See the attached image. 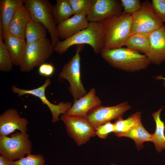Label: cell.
<instances>
[{
    "label": "cell",
    "instance_id": "cell-1",
    "mask_svg": "<svg viewBox=\"0 0 165 165\" xmlns=\"http://www.w3.org/2000/svg\"><path fill=\"white\" fill-rule=\"evenodd\" d=\"M132 15L122 13L101 22L104 34L103 49H112L124 46L131 35Z\"/></svg>",
    "mask_w": 165,
    "mask_h": 165
},
{
    "label": "cell",
    "instance_id": "cell-2",
    "mask_svg": "<svg viewBox=\"0 0 165 165\" xmlns=\"http://www.w3.org/2000/svg\"><path fill=\"white\" fill-rule=\"evenodd\" d=\"M100 54L111 66L127 72L145 69L151 63L145 54L127 48L103 49Z\"/></svg>",
    "mask_w": 165,
    "mask_h": 165
},
{
    "label": "cell",
    "instance_id": "cell-3",
    "mask_svg": "<svg viewBox=\"0 0 165 165\" xmlns=\"http://www.w3.org/2000/svg\"><path fill=\"white\" fill-rule=\"evenodd\" d=\"M104 34L101 22H89L88 27L71 37L57 42L54 50L59 54L66 52L74 45L88 44L96 54L104 49Z\"/></svg>",
    "mask_w": 165,
    "mask_h": 165
},
{
    "label": "cell",
    "instance_id": "cell-4",
    "mask_svg": "<svg viewBox=\"0 0 165 165\" xmlns=\"http://www.w3.org/2000/svg\"><path fill=\"white\" fill-rule=\"evenodd\" d=\"M54 51L51 41L46 38L27 44L19 67L20 71L29 72L45 63Z\"/></svg>",
    "mask_w": 165,
    "mask_h": 165
},
{
    "label": "cell",
    "instance_id": "cell-5",
    "mask_svg": "<svg viewBox=\"0 0 165 165\" xmlns=\"http://www.w3.org/2000/svg\"><path fill=\"white\" fill-rule=\"evenodd\" d=\"M24 4L29 11L31 19L42 24L48 31L51 44L54 47L59 42L53 14V6L47 0H23Z\"/></svg>",
    "mask_w": 165,
    "mask_h": 165
},
{
    "label": "cell",
    "instance_id": "cell-6",
    "mask_svg": "<svg viewBox=\"0 0 165 165\" xmlns=\"http://www.w3.org/2000/svg\"><path fill=\"white\" fill-rule=\"evenodd\" d=\"M32 143L27 133L16 132L10 137L0 136V154L7 159L15 161L31 153Z\"/></svg>",
    "mask_w": 165,
    "mask_h": 165
},
{
    "label": "cell",
    "instance_id": "cell-7",
    "mask_svg": "<svg viewBox=\"0 0 165 165\" xmlns=\"http://www.w3.org/2000/svg\"><path fill=\"white\" fill-rule=\"evenodd\" d=\"M141 4V9L132 15L131 35L135 33L150 35L164 25V22L156 14L152 3L146 0Z\"/></svg>",
    "mask_w": 165,
    "mask_h": 165
},
{
    "label": "cell",
    "instance_id": "cell-8",
    "mask_svg": "<svg viewBox=\"0 0 165 165\" xmlns=\"http://www.w3.org/2000/svg\"><path fill=\"white\" fill-rule=\"evenodd\" d=\"M83 47V45H77L75 55L63 66L59 74L60 78L69 82V91L75 99H79L87 94L81 77L80 53Z\"/></svg>",
    "mask_w": 165,
    "mask_h": 165
},
{
    "label": "cell",
    "instance_id": "cell-9",
    "mask_svg": "<svg viewBox=\"0 0 165 165\" xmlns=\"http://www.w3.org/2000/svg\"><path fill=\"white\" fill-rule=\"evenodd\" d=\"M60 119L64 123L68 134L78 146L86 144L96 136L95 129L86 117L62 115Z\"/></svg>",
    "mask_w": 165,
    "mask_h": 165
},
{
    "label": "cell",
    "instance_id": "cell-10",
    "mask_svg": "<svg viewBox=\"0 0 165 165\" xmlns=\"http://www.w3.org/2000/svg\"><path fill=\"white\" fill-rule=\"evenodd\" d=\"M51 83L50 79L48 78L44 83L41 86L31 90H25L17 87L13 85L11 90L13 93L16 94L20 97L25 94H30L39 98L42 103L46 105L50 110L52 115V122L55 123L59 121L60 115H65L72 106V104L70 102H61L57 105L52 103L47 98L45 95L46 88Z\"/></svg>",
    "mask_w": 165,
    "mask_h": 165
},
{
    "label": "cell",
    "instance_id": "cell-11",
    "mask_svg": "<svg viewBox=\"0 0 165 165\" xmlns=\"http://www.w3.org/2000/svg\"><path fill=\"white\" fill-rule=\"evenodd\" d=\"M131 108L127 102L112 106L100 105L90 110L86 118L95 130L101 125L122 117L125 112Z\"/></svg>",
    "mask_w": 165,
    "mask_h": 165
},
{
    "label": "cell",
    "instance_id": "cell-12",
    "mask_svg": "<svg viewBox=\"0 0 165 165\" xmlns=\"http://www.w3.org/2000/svg\"><path fill=\"white\" fill-rule=\"evenodd\" d=\"M123 8L118 0H93L87 18L89 22H101L108 17L121 14Z\"/></svg>",
    "mask_w": 165,
    "mask_h": 165
},
{
    "label": "cell",
    "instance_id": "cell-13",
    "mask_svg": "<svg viewBox=\"0 0 165 165\" xmlns=\"http://www.w3.org/2000/svg\"><path fill=\"white\" fill-rule=\"evenodd\" d=\"M28 123L27 119L21 117L16 109H8L0 115V136H7L16 130L27 133Z\"/></svg>",
    "mask_w": 165,
    "mask_h": 165
},
{
    "label": "cell",
    "instance_id": "cell-14",
    "mask_svg": "<svg viewBox=\"0 0 165 165\" xmlns=\"http://www.w3.org/2000/svg\"><path fill=\"white\" fill-rule=\"evenodd\" d=\"M150 46L145 55L151 63L159 65L165 61V27L149 35Z\"/></svg>",
    "mask_w": 165,
    "mask_h": 165
},
{
    "label": "cell",
    "instance_id": "cell-15",
    "mask_svg": "<svg viewBox=\"0 0 165 165\" xmlns=\"http://www.w3.org/2000/svg\"><path fill=\"white\" fill-rule=\"evenodd\" d=\"M87 13L75 15L57 26V31L59 38L66 39L87 28L89 22Z\"/></svg>",
    "mask_w": 165,
    "mask_h": 165
},
{
    "label": "cell",
    "instance_id": "cell-16",
    "mask_svg": "<svg viewBox=\"0 0 165 165\" xmlns=\"http://www.w3.org/2000/svg\"><path fill=\"white\" fill-rule=\"evenodd\" d=\"M101 104V101L96 95L95 89L91 88L83 97L77 99H74L73 104L65 115L86 117L90 110Z\"/></svg>",
    "mask_w": 165,
    "mask_h": 165
},
{
    "label": "cell",
    "instance_id": "cell-17",
    "mask_svg": "<svg viewBox=\"0 0 165 165\" xmlns=\"http://www.w3.org/2000/svg\"><path fill=\"white\" fill-rule=\"evenodd\" d=\"M31 19L30 12L24 4L15 12L13 17L9 25V34L25 39L27 26Z\"/></svg>",
    "mask_w": 165,
    "mask_h": 165
},
{
    "label": "cell",
    "instance_id": "cell-18",
    "mask_svg": "<svg viewBox=\"0 0 165 165\" xmlns=\"http://www.w3.org/2000/svg\"><path fill=\"white\" fill-rule=\"evenodd\" d=\"M3 40L11 56L13 65L19 66L27 44L24 39L9 34L4 35Z\"/></svg>",
    "mask_w": 165,
    "mask_h": 165
},
{
    "label": "cell",
    "instance_id": "cell-19",
    "mask_svg": "<svg viewBox=\"0 0 165 165\" xmlns=\"http://www.w3.org/2000/svg\"><path fill=\"white\" fill-rule=\"evenodd\" d=\"M24 5L23 0H2L0 2V20L4 35L9 34L10 23L15 12Z\"/></svg>",
    "mask_w": 165,
    "mask_h": 165
},
{
    "label": "cell",
    "instance_id": "cell-20",
    "mask_svg": "<svg viewBox=\"0 0 165 165\" xmlns=\"http://www.w3.org/2000/svg\"><path fill=\"white\" fill-rule=\"evenodd\" d=\"M163 109L161 108L153 112L152 115L156 123L155 133L152 134L151 142L154 144L156 150L158 152L165 150V126L164 122L160 118V113Z\"/></svg>",
    "mask_w": 165,
    "mask_h": 165
},
{
    "label": "cell",
    "instance_id": "cell-21",
    "mask_svg": "<svg viewBox=\"0 0 165 165\" xmlns=\"http://www.w3.org/2000/svg\"><path fill=\"white\" fill-rule=\"evenodd\" d=\"M152 134L146 130L141 122L131 129L121 134L120 137H127L132 139L137 149L140 150L143 147L144 142L151 141Z\"/></svg>",
    "mask_w": 165,
    "mask_h": 165
},
{
    "label": "cell",
    "instance_id": "cell-22",
    "mask_svg": "<svg viewBox=\"0 0 165 165\" xmlns=\"http://www.w3.org/2000/svg\"><path fill=\"white\" fill-rule=\"evenodd\" d=\"M150 42L149 35L135 33L130 35L124 46L127 48L143 53L145 55L148 50Z\"/></svg>",
    "mask_w": 165,
    "mask_h": 165
},
{
    "label": "cell",
    "instance_id": "cell-23",
    "mask_svg": "<svg viewBox=\"0 0 165 165\" xmlns=\"http://www.w3.org/2000/svg\"><path fill=\"white\" fill-rule=\"evenodd\" d=\"M141 122V113L139 112L132 114L125 119L120 118L114 123V133L116 136L120 137L121 134L130 130Z\"/></svg>",
    "mask_w": 165,
    "mask_h": 165
},
{
    "label": "cell",
    "instance_id": "cell-24",
    "mask_svg": "<svg viewBox=\"0 0 165 165\" xmlns=\"http://www.w3.org/2000/svg\"><path fill=\"white\" fill-rule=\"evenodd\" d=\"M56 2L53 6V14L55 24L57 25L74 13L68 0H57Z\"/></svg>",
    "mask_w": 165,
    "mask_h": 165
},
{
    "label": "cell",
    "instance_id": "cell-25",
    "mask_svg": "<svg viewBox=\"0 0 165 165\" xmlns=\"http://www.w3.org/2000/svg\"><path fill=\"white\" fill-rule=\"evenodd\" d=\"M47 30L42 24L31 19L28 23L25 31L27 44L46 38Z\"/></svg>",
    "mask_w": 165,
    "mask_h": 165
},
{
    "label": "cell",
    "instance_id": "cell-26",
    "mask_svg": "<svg viewBox=\"0 0 165 165\" xmlns=\"http://www.w3.org/2000/svg\"><path fill=\"white\" fill-rule=\"evenodd\" d=\"M3 40L2 38L0 37V71L7 72L12 70L13 64Z\"/></svg>",
    "mask_w": 165,
    "mask_h": 165
},
{
    "label": "cell",
    "instance_id": "cell-27",
    "mask_svg": "<svg viewBox=\"0 0 165 165\" xmlns=\"http://www.w3.org/2000/svg\"><path fill=\"white\" fill-rule=\"evenodd\" d=\"M45 163L43 156L40 154L31 153L13 162V165H44Z\"/></svg>",
    "mask_w": 165,
    "mask_h": 165
},
{
    "label": "cell",
    "instance_id": "cell-28",
    "mask_svg": "<svg viewBox=\"0 0 165 165\" xmlns=\"http://www.w3.org/2000/svg\"><path fill=\"white\" fill-rule=\"evenodd\" d=\"M74 15L89 13L93 0H68Z\"/></svg>",
    "mask_w": 165,
    "mask_h": 165
},
{
    "label": "cell",
    "instance_id": "cell-29",
    "mask_svg": "<svg viewBox=\"0 0 165 165\" xmlns=\"http://www.w3.org/2000/svg\"><path fill=\"white\" fill-rule=\"evenodd\" d=\"M120 2L123 8V13L132 15L138 11L141 7L139 0H121Z\"/></svg>",
    "mask_w": 165,
    "mask_h": 165
},
{
    "label": "cell",
    "instance_id": "cell-30",
    "mask_svg": "<svg viewBox=\"0 0 165 165\" xmlns=\"http://www.w3.org/2000/svg\"><path fill=\"white\" fill-rule=\"evenodd\" d=\"M114 123L108 122L98 126L95 129V134L100 138L106 139L109 134L114 133Z\"/></svg>",
    "mask_w": 165,
    "mask_h": 165
},
{
    "label": "cell",
    "instance_id": "cell-31",
    "mask_svg": "<svg viewBox=\"0 0 165 165\" xmlns=\"http://www.w3.org/2000/svg\"><path fill=\"white\" fill-rule=\"evenodd\" d=\"M152 4L158 16L163 21H165V0H153Z\"/></svg>",
    "mask_w": 165,
    "mask_h": 165
},
{
    "label": "cell",
    "instance_id": "cell-32",
    "mask_svg": "<svg viewBox=\"0 0 165 165\" xmlns=\"http://www.w3.org/2000/svg\"><path fill=\"white\" fill-rule=\"evenodd\" d=\"M55 68L51 64L44 63L40 66L38 69L39 74L41 76L49 77L54 73Z\"/></svg>",
    "mask_w": 165,
    "mask_h": 165
},
{
    "label": "cell",
    "instance_id": "cell-33",
    "mask_svg": "<svg viewBox=\"0 0 165 165\" xmlns=\"http://www.w3.org/2000/svg\"><path fill=\"white\" fill-rule=\"evenodd\" d=\"M13 161L10 160L5 156H0V165H13Z\"/></svg>",
    "mask_w": 165,
    "mask_h": 165
},
{
    "label": "cell",
    "instance_id": "cell-34",
    "mask_svg": "<svg viewBox=\"0 0 165 165\" xmlns=\"http://www.w3.org/2000/svg\"><path fill=\"white\" fill-rule=\"evenodd\" d=\"M4 35V31L3 26L1 21H0V37L3 38Z\"/></svg>",
    "mask_w": 165,
    "mask_h": 165
},
{
    "label": "cell",
    "instance_id": "cell-35",
    "mask_svg": "<svg viewBox=\"0 0 165 165\" xmlns=\"http://www.w3.org/2000/svg\"><path fill=\"white\" fill-rule=\"evenodd\" d=\"M156 79L158 80H163V85H165V77H163L161 75H160V76H157L155 77Z\"/></svg>",
    "mask_w": 165,
    "mask_h": 165
},
{
    "label": "cell",
    "instance_id": "cell-36",
    "mask_svg": "<svg viewBox=\"0 0 165 165\" xmlns=\"http://www.w3.org/2000/svg\"><path fill=\"white\" fill-rule=\"evenodd\" d=\"M111 165H116V164H115V163H112L111 164Z\"/></svg>",
    "mask_w": 165,
    "mask_h": 165
}]
</instances>
